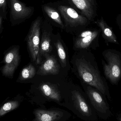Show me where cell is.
I'll list each match as a JSON object with an SVG mask.
<instances>
[{"label": "cell", "instance_id": "obj_1", "mask_svg": "<svg viewBox=\"0 0 121 121\" xmlns=\"http://www.w3.org/2000/svg\"><path fill=\"white\" fill-rule=\"evenodd\" d=\"M60 94L62 99L63 107L71 111L83 121H91L95 119L92 107L80 91L74 90L71 91L69 94Z\"/></svg>", "mask_w": 121, "mask_h": 121}, {"label": "cell", "instance_id": "obj_5", "mask_svg": "<svg viewBox=\"0 0 121 121\" xmlns=\"http://www.w3.org/2000/svg\"><path fill=\"white\" fill-rule=\"evenodd\" d=\"M33 113L35 118L32 121H67L71 117L67 111L55 107L38 108L34 109Z\"/></svg>", "mask_w": 121, "mask_h": 121}, {"label": "cell", "instance_id": "obj_7", "mask_svg": "<svg viewBox=\"0 0 121 121\" xmlns=\"http://www.w3.org/2000/svg\"><path fill=\"white\" fill-rule=\"evenodd\" d=\"M107 63L104 64L105 76L113 84H116L121 76V62L118 55L107 52L104 55Z\"/></svg>", "mask_w": 121, "mask_h": 121}, {"label": "cell", "instance_id": "obj_15", "mask_svg": "<svg viewBox=\"0 0 121 121\" xmlns=\"http://www.w3.org/2000/svg\"><path fill=\"white\" fill-rule=\"evenodd\" d=\"M96 23L101 28L103 36L107 41L112 43H118L117 37L112 30L107 25L103 18L97 20Z\"/></svg>", "mask_w": 121, "mask_h": 121}, {"label": "cell", "instance_id": "obj_16", "mask_svg": "<svg viewBox=\"0 0 121 121\" xmlns=\"http://www.w3.org/2000/svg\"><path fill=\"white\" fill-rule=\"evenodd\" d=\"M21 101L17 99L11 100L5 102L0 107V118L11 111L18 108Z\"/></svg>", "mask_w": 121, "mask_h": 121}, {"label": "cell", "instance_id": "obj_18", "mask_svg": "<svg viewBox=\"0 0 121 121\" xmlns=\"http://www.w3.org/2000/svg\"><path fill=\"white\" fill-rule=\"evenodd\" d=\"M56 48L58 55L63 65H65L66 63V55L62 43L59 40H57L56 43Z\"/></svg>", "mask_w": 121, "mask_h": 121}, {"label": "cell", "instance_id": "obj_11", "mask_svg": "<svg viewBox=\"0 0 121 121\" xmlns=\"http://www.w3.org/2000/svg\"><path fill=\"white\" fill-rule=\"evenodd\" d=\"M42 8L43 15L47 18L59 26L60 28H65L60 13L52 4V5L50 4H45L42 5Z\"/></svg>", "mask_w": 121, "mask_h": 121}, {"label": "cell", "instance_id": "obj_4", "mask_svg": "<svg viewBox=\"0 0 121 121\" xmlns=\"http://www.w3.org/2000/svg\"><path fill=\"white\" fill-rule=\"evenodd\" d=\"M39 90V94L32 97L30 101L32 104L40 108H45V104L54 102L62 106L63 100L60 91L55 86L49 83H43L40 85Z\"/></svg>", "mask_w": 121, "mask_h": 121}, {"label": "cell", "instance_id": "obj_14", "mask_svg": "<svg viewBox=\"0 0 121 121\" xmlns=\"http://www.w3.org/2000/svg\"><path fill=\"white\" fill-rule=\"evenodd\" d=\"M51 39L49 33L47 31H44L42 36L41 42L40 44L39 49L37 64H39L41 61L42 56H45L52 50Z\"/></svg>", "mask_w": 121, "mask_h": 121}, {"label": "cell", "instance_id": "obj_12", "mask_svg": "<svg viewBox=\"0 0 121 121\" xmlns=\"http://www.w3.org/2000/svg\"><path fill=\"white\" fill-rule=\"evenodd\" d=\"M60 66L56 59L49 56L40 67L37 74L41 75H56L59 72Z\"/></svg>", "mask_w": 121, "mask_h": 121}, {"label": "cell", "instance_id": "obj_10", "mask_svg": "<svg viewBox=\"0 0 121 121\" xmlns=\"http://www.w3.org/2000/svg\"><path fill=\"white\" fill-rule=\"evenodd\" d=\"M17 49H13L7 53L4 59L5 64L2 69V73L6 76H13L20 61Z\"/></svg>", "mask_w": 121, "mask_h": 121}, {"label": "cell", "instance_id": "obj_6", "mask_svg": "<svg viewBox=\"0 0 121 121\" xmlns=\"http://www.w3.org/2000/svg\"><path fill=\"white\" fill-rule=\"evenodd\" d=\"M42 17L38 16L33 22L27 37V44L32 59L37 62L38 58L40 44V30Z\"/></svg>", "mask_w": 121, "mask_h": 121}, {"label": "cell", "instance_id": "obj_8", "mask_svg": "<svg viewBox=\"0 0 121 121\" xmlns=\"http://www.w3.org/2000/svg\"><path fill=\"white\" fill-rule=\"evenodd\" d=\"M78 12L87 18L90 21H93L96 15V0H64Z\"/></svg>", "mask_w": 121, "mask_h": 121}, {"label": "cell", "instance_id": "obj_20", "mask_svg": "<svg viewBox=\"0 0 121 121\" xmlns=\"http://www.w3.org/2000/svg\"><path fill=\"white\" fill-rule=\"evenodd\" d=\"M120 121H121V118H120Z\"/></svg>", "mask_w": 121, "mask_h": 121}, {"label": "cell", "instance_id": "obj_9", "mask_svg": "<svg viewBox=\"0 0 121 121\" xmlns=\"http://www.w3.org/2000/svg\"><path fill=\"white\" fill-rule=\"evenodd\" d=\"M86 93L91 106L98 113H106L108 108L101 95L90 86L87 87L86 89Z\"/></svg>", "mask_w": 121, "mask_h": 121}, {"label": "cell", "instance_id": "obj_17", "mask_svg": "<svg viewBox=\"0 0 121 121\" xmlns=\"http://www.w3.org/2000/svg\"><path fill=\"white\" fill-rule=\"evenodd\" d=\"M36 73V69L32 64L28 65L24 68L21 73L22 80H27L33 78Z\"/></svg>", "mask_w": 121, "mask_h": 121}, {"label": "cell", "instance_id": "obj_2", "mask_svg": "<svg viewBox=\"0 0 121 121\" xmlns=\"http://www.w3.org/2000/svg\"><path fill=\"white\" fill-rule=\"evenodd\" d=\"M76 64L79 75L82 80L105 94L106 87L99 72L84 59H78Z\"/></svg>", "mask_w": 121, "mask_h": 121}, {"label": "cell", "instance_id": "obj_19", "mask_svg": "<svg viewBox=\"0 0 121 121\" xmlns=\"http://www.w3.org/2000/svg\"><path fill=\"white\" fill-rule=\"evenodd\" d=\"M5 0H0V4H3L5 2Z\"/></svg>", "mask_w": 121, "mask_h": 121}, {"label": "cell", "instance_id": "obj_3", "mask_svg": "<svg viewBox=\"0 0 121 121\" xmlns=\"http://www.w3.org/2000/svg\"><path fill=\"white\" fill-rule=\"evenodd\" d=\"M52 4L59 11L63 19L65 28H74L85 26L90 22L86 17L64 1H58Z\"/></svg>", "mask_w": 121, "mask_h": 121}, {"label": "cell", "instance_id": "obj_13", "mask_svg": "<svg viewBox=\"0 0 121 121\" xmlns=\"http://www.w3.org/2000/svg\"><path fill=\"white\" fill-rule=\"evenodd\" d=\"M99 34L97 30H85L80 34L75 41V47L78 49H85L90 45Z\"/></svg>", "mask_w": 121, "mask_h": 121}]
</instances>
